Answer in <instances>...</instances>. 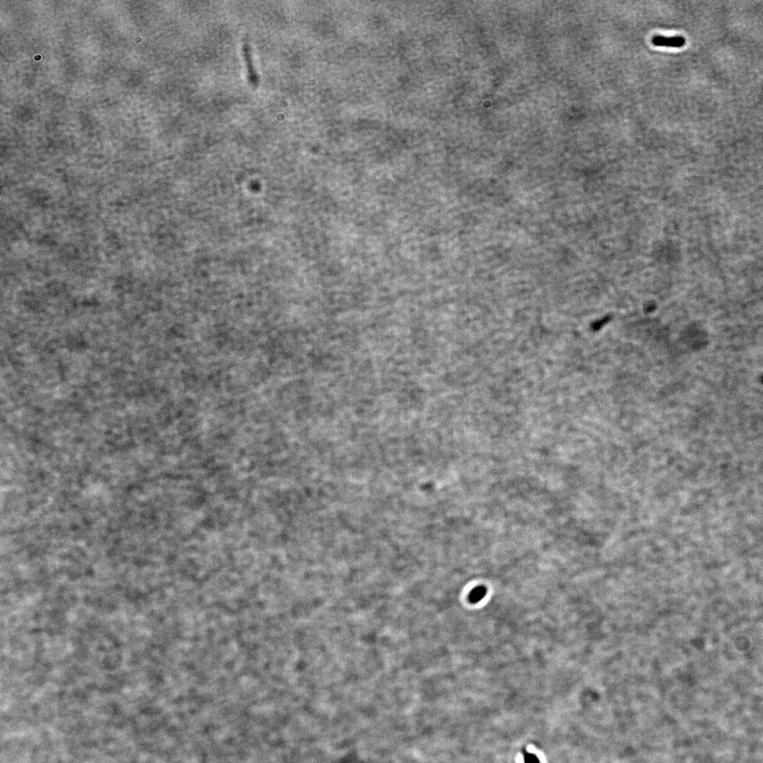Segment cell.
I'll list each match as a JSON object with an SVG mask.
<instances>
[{
	"label": "cell",
	"instance_id": "obj_1",
	"mask_svg": "<svg viewBox=\"0 0 763 763\" xmlns=\"http://www.w3.org/2000/svg\"><path fill=\"white\" fill-rule=\"evenodd\" d=\"M652 43L658 47H682L685 44V39L682 36L664 37L655 35L652 37Z\"/></svg>",
	"mask_w": 763,
	"mask_h": 763
},
{
	"label": "cell",
	"instance_id": "obj_2",
	"mask_svg": "<svg viewBox=\"0 0 763 763\" xmlns=\"http://www.w3.org/2000/svg\"><path fill=\"white\" fill-rule=\"evenodd\" d=\"M486 594V588L484 586L474 588L468 596L470 602L475 603L481 601Z\"/></svg>",
	"mask_w": 763,
	"mask_h": 763
},
{
	"label": "cell",
	"instance_id": "obj_3",
	"mask_svg": "<svg viewBox=\"0 0 763 763\" xmlns=\"http://www.w3.org/2000/svg\"><path fill=\"white\" fill-rule=\"evenodd\" d=\"M524 761L525 763H539L538 759L533 754H526Z\"/></svg>",
	"mask_w": 763,
	"mask_h": 763
}]
</instances>
